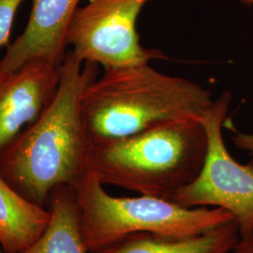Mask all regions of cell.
Listing matches in <instances>:
<instances>
[{"instance_id": "obj_1", "label": "cell", "mask_w": 253, "mask_h": 253, "mask_svg": "<svg viewBox=\"0 0 253 253\" xmlns=\"http://www.w3.org/2000/svg\"><path fill=\"white\" fill-rule=\"evenodd\" d=\"M98 68L83 63L69 50L54 99L0 153V175L40 207L47 208L56 187H73L89 169L91 141L82 118L81 98L98 77Z\"/></svg>"}, {"instance_id": "obj_2", "label": "cell", "mask_w": 253, "mask_h": 253, "mask_svg": "<svg viewBox=\"0 0 253 253\" xmlns=\"http://www.w3.org/2000/svg\"><path fill=\"white\" fill-rule=\"evenodd\" d=\"M212 103L209 89L141 64L104 70L88 84L82 94V118L91 142H97L200 119Z\"/></svg>"}, {"instance_id": "obj_3", "label": "cell", "mask_w": 253, "mask_h": 253, "mask_svg": "<svg viewBox=\"0 0 253 253\" xmlns=\"http://www.w3.org/2000/svg\"><path fill=\"white\" fill-rule=\"evenodd\" d=\"M207 151L205 126L200 119L189 118L91 142L88 166L103 185L172 200L198 176Z\"/></svg>"}, {"instance_id": "obj_4", "label": "cell", "mask_w": 253, "mask_h": 253, "mask_svg": "<svg viewBox=\"0 0 253 253\" xmlns=\"http://www.w3.org/2000/svg\"><path fill=\"white\" fill-rule=\"evenodd\" d=\"M73 188L82 236L90 253L136 234L188 237L235 220L221 208H186L172 200L149 195L112 196L90 168Z\"/></svg>"}, {"instance_id": "obj_5", "label": "cell", "mask_w": 253, "mask_h": 253, "mask_svg": "<svg viewBox=\"0 0 253 253\" xmlns=\"http://www.w3.org/2000/svg\"><path fill=\"white\" fill-rule=\"evenodd\" d=\"M231 101V94L223 93L200 118L208 134L205 163L198 176L172 200L186 208L226 210L242 236L253 230V161L237 163L224 144L221 128Z\"/></svg>"}, {"instance_id": "obj_6", "label": "cell", "mask_w": 253, "mask_h": 253, "mask_svg": "<svg viewBox=\"0 0 253 253\" xmlns=\"http://www.w3.org/2000/svg\"><path fill=\"white\" fill-rule=\"evenodd\" d=\"M151 0H88L73 15L67 45L83 63L104 70L165 59L159 49L145 48L137 32V20Z\"/></svg>"}, {"instance_id": "obj_7", "label": "cell", "mask_w": 253, "mask_h": 253, "mask_svg": "<svg viewBox=\"0 0 253 253\" xmlns=\"http://www.w3.org/2000/svg\"><path fill=\"white\" fill-rule=\"evenodd\" d=\"M60 67L35 58L13 72L0 73V153L51 103Z\"/></svg>"}, {"instance_id": "obj_8", "label": "cell", "mask_w": 253, "mask_h": 253, "mask_svg": "<svg viewBox=\"0 0 253 253\" xmlns=\"http://www.w3.org/2000/svg\"><path fill=\"white\" fill-rule=\"evenodd\" d=\"M81 0H33L27 26L7 47L0 73L17 70L35 58L60 67L68 53V29Z\"/></svg>"}, {"instance_id": "obj_9", "label": "cell", "mask_w": 253, "mask_h": 253, "mask_svg": "<svg viewBox=\"0 0 253 253\" xmlns=\"http://www.w3.org/2000/svg\"><path fill=\"white\" fill-rule=\"evenodd\" d=\"M235 220L204 234L172 237L154 234H136L90 253H230L239 239Z\"/></svg>"}, {"instance_id": "obj_10", "label": "cell", "mask_w": 253, "mask_h": 253, "mask_svg": "<svg viewBox=\"0 0 253 253\" xmlns=\"http://www.w3.org/2000/svg\"><path fill=\"white\" fill-rule=\"evenodd\" d=\"M51 218L47 208L22 196L0 175V246L4 253H19L36 242Z\"/></svg>"}, {"instance_id": "obj_11", "label": "cell", "mask_w": 253, "mask_h": 253, "mask_svg": "<svg viewBox=\"0 0 253 253\" xmlns=\"http://www.w3.org/2000/svg\"><path fill=\"white\" fill-rule=\"evenodd\" d=\"M47 208L51 218L45 231L31 247L19 253H90L82 236L74 188L69 185L56 187Z\"/></svg>"}, {"instance_id": "obj_12", "label": "cell", "mask_w": 253, "mask_h": 253, "mask_svg": "<svg viewBox=\"0 0 253 253\" xmlns=\"http://www.w3.org/2000/svg\"><path fill=\"white\" fill-rule=\"evenodd\" d=\"M24 0H0V49L9 45V37L16 12Z\"/></svg>"}, {"instance_id": "obj_13", "label": "cell", "mask_w": 253, "mask_h": 253, "mask_svg": "<svg viewBox=\"0 0 253 253\" xmlns=\"http://www.w3.org/2000/svg\"><path fill=\"white\" fill-rule=\"evenodd\" d=\"M232 142L238 149L253 156V133L235 132V135L232 137Z\"/></svg>"}, {"instance_id": "obj_14", "label": "cell", "mask_w": 253, "mask_h": 253, "mask_svg": "<svg viewBox=\"0 0 253 253\" xmlns=\"http://www.w3.org/2000/svg\"><path fill=\"white\" fill-rule=\"evenodd\" d=\"M230 253H253V230L247 235L239 236Z\"/></svg>"}, {"instance_id": "obj_15", "label": "cell", "mask_w": 253, "mask_h": 253, "mask_svg": "<svg viewBox=\"0 0 253 253\" xmlns=\"http://www.w3.org/2000/svg\"><path fill=\"white\" fill-rule=\"evenodd\" d=\"M239 2H241L242 4L245 5H249V6H253V0H238Z\"/></svg>"}, {"instance_id": "obj_16", "label": "cell", "mask_w": 253, "mask_h": 253, "mask_svg": "<svg viewBox=\"0 0 253 253\" xmlns=\"http://www.w3.org/2000/svg\"><path fill=\"white\" fill-rule=\"evenodd\" d=\"M0 253H1V252H0Z\"/></svg>"}]
</instances>
